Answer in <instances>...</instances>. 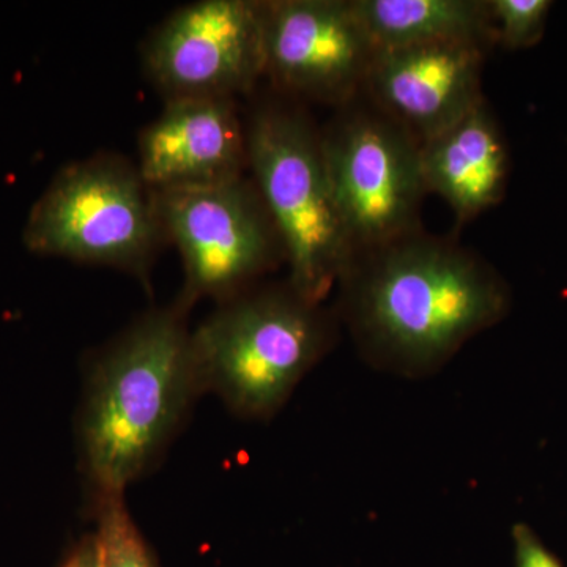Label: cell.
Instances as JSON below:
<instances>
[{
    "instance_id": "obj_1",
    "label": "cell",
    "mask_w": 567,
    "mask_h": 567,
    "mask_svg": "<svg viewBox=\"0 0 567 567\" xmlns=\"http://www.w3.org/2000/svg\"><path fill=\"white\" fill-rule=\"evenodd\" d=\"M338 286L365 360L404 377L439 371L507 303L483 259L420 230L354 254Z\"/></svg>"
},
{
    "instance_id": "obj_2",
    "label": "cell",
    "mask_w": 567,
    "mask_h": 567,
    "mask_svg": "<svg viewBox=\"0 0 567 567\" xmlns=\"http://www.w3.org/2000/svg\"><path fill=\"white\" fill-rule=\"evenodd\" d=\"M186 315L177 303L147 312L92 361L78 436L93 496L125 494L203 394Z\"/></svg>"
},
{
    "instance_id": "obj_3",
    "label": "cell",
    "mask_w": 567,
    "mask_h": 567,
    "mask_svg": "<svg viewBox=\"0 0 567 567\" xmlns=\"http://www.w3.org/2000/svg\"><path fill=\"white\" fill-rule=\"evenodd\" d=\"M331 334L322 306L289 282L249 287L192 331L203 393L219 395L237 415L268 420L327 353Z\"/></svg>"
},
{
    "instance_id": "obj_4",
    "label": "cell",
    "mask_w": 567,
    "mask_h": 567,
    "mask_svg": "<svg viewBox=\"0 0 567 567\" xmlns=\"http://www.w3.org/2000/svg\"><path fill=\"white\" fill-rule=\"evenodd\" d=\"M246 122L248 171L281 237L287 282L322 305L354 249L336 207L320 132L286 102H260Z\"/></svg>"
},
{
    "instance_id": "obj_5",
    "label": "cell",
    "mask_w": 567,
    "mask_h": 567,
    "mask_svg": "<svg viewBox=\"0 0 567 567\" xmlns=\"http://www.w3.org/2000/svg\"><path fill=\"white\" fill-rule=\"evenodd\" d=\"M22 240L41 256L103 265L144 284L167 245L152 189L136 164L114 153L63 166L33 204Z\"/></svg>"
},
{
    "instance_id": "obj_6",
    "label": "cell",
    "mask_w": 567,
    "mask_h": 567,
    "mask_svg": "<svg viewBox=\"0 0 567 567\" xmlns=\"http://www.w3.org/2000/svg\"><path fill=\"white\" fill-rule=\"evenodd\" d=\"M152 193L167 244L181 252L183 311L204 298L229 300L286 262L281 237L251 177Z\"/></svg>"
},
{
    "instance_id": "obj_7",
    "label": "cell",
    "mask_w": 567,
    "mask_h": 567,
    "mask_svg": "<svg viewBox=\"0 0 567 567\" xmlns=\"http://www.w3.org/2000/svg\"><path fill=\"white\" fill-rule=\"evenodd\" d=\"M320 132L336 207L354 254L420 230L421 144L375 107L344 106Z\"/></svg>"
},
{
    "instance_id": "obj_8",
    "label": "cell",
    "mask_w": 567,
    "mask_h": 567,
    "mask_svg": "<svg viewBox=\"0 0 567 567\" xmlns=\"http://www.w3.org/2000/svg\"><path fill=\"white\" fill-rule=\"evenodd\" d=\"M142 69L164 103L248 95L264 78L262 0H197L145 37Z\"/></svg>"
},
{
    "instance_id": "obj_9",
    "label": "cell",
    "mask_w": 567,
    "mask_h": 567,
    "mask_svg": "<svg viewBox=\"0 0 567 567\" xmlns=\"http://www.w3.org/2000/svg\"><path fill=\"white\" fill-rule=\"evenodd\" d=\"M264 76L287 96L344 107L377 54L352 0H262Z\"/></svg>"
},
{
    "instance_id": "obj_10",
    "label": "cell",
    "mask_w": 567,
    "mask_h": 567,
    "mask_svg": "<svg viewBox=\"0 0 567 567\" xmlns=\"http://www.w3.org/2000/svg\"><path fill=\"white\" fill-rule=\"evenodd\" d=\"M137 171L152 192L200 188L244 177L246 122L237 100H175L137 136Z\"/></svg>"
},
{
    "instance_id": "obj_11",
    "label": "cell",
    "mask_w": 567,
    "mask_h": 567,
    "mask_svg": "<svg viewBox=\"0 0 567 567\" xmlns=\"http://www.w3.org/2000/svg\"><path fill=\"white\" fill-rule=\"evenodd\" d=\"M484 47L431 43L377 51L365 87L377 107L420 144L483 102Z\"/></svg>"
},
{
    "instance_id": "obj_12",
    "label": "cell",
    "mask_w": 567,
    "mask_h": 567,
    "mask_svg": "<svg viewBox=\"0 0 567 567\" xmlns=\"http://www.w3.org/2000/svg\"><path fill=\"white\" fill-rule=\"evenodd\" d=\"M427 193L439 194L462 223L498 203L506 152L484 102L420 147Z\"/></svg>"
},
{
    "instance_id": "obj_13",
    "label": "cell",
    "mask_w": 567,
    "mask_h": 567,
    "mask_svg": "<svg viewBox=\"0 0 567 567\" xmlns=\"http://www.w3.org/2000/svg\"><path fill=\"white\" fill-rule=\"evenodd\" d=\"M352 7L377 51L494 40L491 3L483 0H352Z\"/></svg>"
},
{
    "instance_id": "obj_14",
    "label": "cell",
    "mask_w": 567,
    "mask_h": 567,
    "mask_svg": "<svg viewBox=\"0 0 567 567\" xmlns=\"http://www.w3.org/2000/svg\"><path fill=\"white\" fill-rule=\"evenodd\" d=\"M99 567H158L151 547L126 509L123 495L93 496Z\"/></svg>"
},
{
    "instance_id": "obj_15",
    "label": "cell",
    "mask_w": 567,
    "mask_h": 567,
    "mask_svg": "<svg viewBox=\"0 0 567 567\" xmlns=\"http://www.w3.org/2000/svg\"><path fill=\"white\" fill-rule=\"evenodd\" d=\"M494 40L509 48L527 47L543 32L547 0H492Z\"/></svg>"
},
{
    "instance_id": "obj_16",
    "label": "cell",
    "mask_w": 567,
    "mask_h": 567,
    "mask_svg": "<svg viewBox=\"0 0 567 567\" xmlns=\"http://www.w3.org/2000/svg\"><path fill=\"white\" fill-rule=\"evenodd\" d=\"M513 537L517 567H563L527 525H516Z\"/></svg>"
},
{
    "instance_id": "obj_17",
    "label": "cell",
    "mask_w": 567,
    "mask_h": 567,
    "mask_svg": "<svg viewBox=\"0 0 567 567\" xmlns=\"http://www.w3.org/2000/svg\"><path fill=\"white\" fill-rule=\"evenodd\" d=\"M62 567H99L95 537H93V535L84 537V539L74 547V550L71 551Z\"/></svg>"
}]
</instances>
